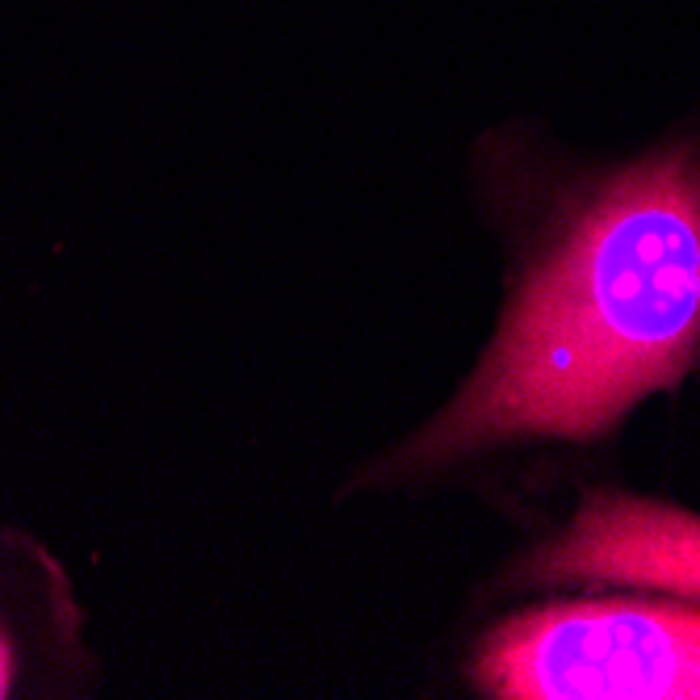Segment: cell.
Wrapping results in <instances>:
<instances>
[{"mask_svg": "<svg viewBox=\"0 0 700 700\" xmlns=\"http://www.w3.org/2000/svg\"><path fill=\"white\" fill-rule=\"evenodd\" d=\"M700 353V147L608 177L524 281L470 386L407 449L445 462L512 436H600Z\"/></svg>", "mask_w": 700, "mask_h": 700, "instance_id": "6da1fadb", "label": "cell"}, {"mask_svg": "<svg viewBox=\"0 0 700 700\" xmlns=\"http://www.w3.org/2000/svg\"><path fill=\"white\" fill-rule=\"evenodd\" d=\"M474 680L499 700H700V608L541 604L491 629Z\"/></svg>", "mask_w": 700, "mask_h": 700, "instance_id": "7a4b0ae2", "label": "cell"}, {"mask_svg": "<svg viewBox=\"0 0 700 700\" xmlns=\"http://www.w3.org/2000/svg\"><path fill=\"white\" fill-rule=\"evenodd\" d=\"M13 667H17V650L9 642V633L0 629V696H5L9 684H13Z\"/></svg>", "mask_w": 700, "mask_h": 700, "instance_id": "277c9868", "label": "cell"}, {"mask_svg": "<svg viewBox=\"0 0 700 700\" xmlns=\"http://www.w3.org/2000/svg\"><path fill=\"white\" fill-rule=\"evenodd\" d=\"M529 579H592L700 596V516L654 499L596 491L583 499L571 529L537 550Z\"/></svg>", "mask_w": 700, "mask_h": 700, "instance_id": "3957f363", "label": "cell"}]
</instances>
